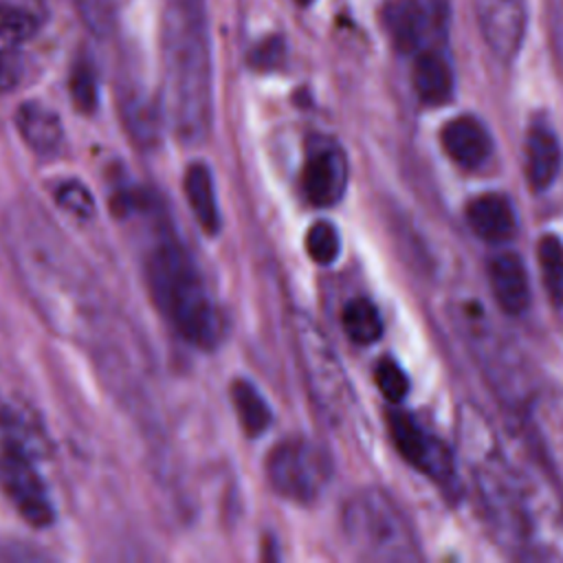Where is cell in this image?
I'll return each mask as SVG.
<instances>
[{"mask_svg": "<svg viewBox=\"0 0 563 563\" xmlns=\"http://www.w3.org/2000/svg\"><path fill=\"white\" fill-rule=\"evenodd\" d=\"M473 11L490 53L501 62H512L526 35V0H473Z\"/></svg>", "mask_w": 563, "mask_h": 563, "instance_id": "30bf717a", "label": "cell"}, {"mask_svg": "<svg viewBox=\"0 0 563 563\" xmlns=\"http://www.w3.org/2000/svg\"><path fill=\"white\" fill-rule=\"evenodd\" d=\"M55 198H57V205L62 209H66L68 213H73L77 218H88L95 211V202H92L90 191L77 180H68V183L59 185L57 191H55Z\"/></svg>", "mask_w": 563, "mask_h": 563, "instance_id": "f1b7e54d", "label": "cell"}, {"mask_svg": "<svg viewBox=\"0 0 563 563\" xmlns=\"http://www.w3.org/2000/svg\"><path fill=\"white\" fill-rule=\"evenodd\" d=\"M290 328L297 350L295 354L306 378L310 398L330 420L345 418L352 402V389L343 365L334 354V347L308 314L297 312L290 319Z\"/></svg>", "mask_w": 563, "mask_h": 563, "instance_id": "5b68a950", "label": "cell"}, {"mask_svg": "<svg viewBox=\"0 0 563 563\" xmlns=\"http://www.w3.org/2000/svg\"><path fill=\"white\" fill-rule=\"evenodd\" d=\"M0 482L20 515L33 526L53 521V504L48 490L33 466V455L15 451L0 462Z\"/></svg>", "mask_w": 563, "mask_h": 563, "instance_id": "8fae6325", "label": "cell"}, {"mask_svg": "<svg viewBox=\"0 0 563 563\" xmlns=\"http://www.w3.org/2000/svg\"><path fill=\"white\" fill-rule=\"evenodd\" d=\"M389 433L398 453L422 475L438 484H449L455 477V464L446 444L420 427L409 413L391 411L387 416Z\"/></svg>", "mask_w": 563, "mask_h": 563, "instance_id": "ba28073f", "label": "cell"}, {"mask_svg": "<svg viewBox=\"0 0 563 563\" xmlns=\"http://www.w3.org/2000/svg\"><path fill=\"white\" fill-rule=\"evenodd\" d=\"M37 18L24 7L0 0V42L20 44L35 35Z\"/></svg>", "mask_w": 563, "mask_h": 563, "instance_id": "603a6c76", "label": "cell"}, {"mask_svg": "<svg viewBox=\"0 0 563 563\" xmlns=\"http://www.w3.org/2000/svg\"><path fill=\"white\" fill-rule=\"evenodd\" d=\"M376 385L389 402H400L409 391L407 374L391 358H383L376 365Z\"/></svg>", "mask_w": 563, "mask_h": 563, "instance_id": "83f0119b", "label": "cell"}, {"mask_svg": "<svg viewBox=\"0 0 563 563\" xmlns=\"http://www.w3.org/2000/svg\"><path fill=\"white\" fill-rule=\"evenodd\" d=\"M185 196L191 207L194 218L207 233H218L220 229V211L216 200L213 178L207 165L196 163L185 174Z\"/></svg>", "mask_w": 563, "mask_h": 563, "instance_id": "d6986e66", "label": "cell"}, {"mask_svg": "<svg viewBox=\"0 0 563 563\" xmlns=\"http://www.w3.org/2000/svg\"><path fill=\"white\" fill-rule=\"evenodd\" d=\"M561 143L545 123H532L526 136V178L534 191L548 189L561 172Z\"/></svg>", "mask_w": 563, "mask_h": 563, "instance_id": "5bb4252c", "label": "cell"}, {"mask_svg": "<svg viewBox=\"0 0 563 563\" xmlns=\"http://www.w3.org/2000/svg\"><path fill=\"white\" fill-rule=\"evenodd\" d=\"M9 238L20 273L40 310L68 336L86 332L99 312V301L90 275L66 240L37 209L13 211Z\"/></svg>", "mask_w": 563, "mask_h": 563, "instance_id": "6da1fadb", "label": "cell"}, {"mask_svg": "<svg viewBox=\"0 0 563 563\" xmlns=\"http://www.w3.org/2000/svg\"><path fill=\"white\" fill-rule=\"evenodd\" d=\"M145 273L152 297L174 330L196 347H213L222 334L220 312L194 260L172 233L158 235L147 253Z\"/></svg>", "mask_w": 563, "mask_h": 563, "instance_id": "3957f363", "label": "cell"}, {"mask_svg": "<svg viewBox=\"0 0 563 563\" xmlns=\"http://www.w3.org/2000/svg\"><path fill=\"white\" fill-rule=\"evenodd\" d=\"M266 473L279 495L308 504L321 495L330 482L332 468L319 444L303 438H288L271 451Z\"/></svg>", "mask_w": 563, "mask_h": 563, "instance_id": "8992f818", "label": "cell"}, {"mask_svg": "<svg viewBox=\"0 0 563 563\" xmlns=\"http://www.w3.org/2000/svg\"><path fill=\"white\" fill-rule=\"evenodd\" d=\"M70 95L81 112H92L97 106V77L88 59L75 64L70 73Z\"/></svg>", "mask_w": 563, "mask_h": 563, "instance_id": "4316f807", "label": "cell"}, {"mask_svg": "<svg viewBox=\"0 0 563 563\" xmlns=\"http://www.w3.org/2000/svg\"><path fill=\"white\" fill-rule=\"evenodd\" d=\"M301 185L314 207L336 205L347 187V158L332 139H312L303 161Z\"/></svg>", "mask_w": 563, "mask_h": 563, "instance_id": "9c48e42d", "label": "cell"}, {"mask_svg": "<svg viewBox=\"0 0 563 563\" xmlns=\"http://www.w3.org/2000/svg\"><path fill=\"white\" fill-rule=\"evenodd\" d=\"M466 220L477 238L493 244L510 240L517 231L515 209L501 194H484L471 200L466 207Z\"/></svg>", "mask_w": 563, "mask_h": 563, "instance_id": "2e32d148", "label": "cell"}, {"mask_svg": "<svg viewBox=\"0 0 563 563\" xmlns=\"http://www.w3.org/2000/svg\"><path fill=\"white\" fill-rule=\"evenodd\" d=\"M543 288L550 301L563 308V242L556 235H543L537 246Z\"/></svg>", "mask_w": 563, "mask_h": 563, "instance_id": "7402d4cb", "label": "cell"}, {"mask_svg": "<svg viewBox=\"0 0 563 563\" xmlns=\"http://www.w3.org/2000/svg\"><path fill=\"white\" fill-rule=\"evenodd\" d=\"M22 57L11 48H0V95L11 92L22 81Z\"/></svg>", "mask_w": 563, "mask_h": 563, "instance_id": "f546056e", "label": "cell"}, {"mask_svg": "<svg viewBox=\"0 0 563 563\" xmlns=\"http://www.w3.org/2000/svg\"><path fill=\"white\" fill-rule=\"evenodd\" d=\"M306 251H308L310 260L321 266L334 264L341 253V238H339V231L334 229V224H330L325 220L314 222L306 233Z\"/></svg>", "mask_w": 563, "mask_h": 563, "instance_id": "cb8c5ba5", "label": "cell"}, {"mask_svg": "<svg viewBox=\"0 0 563 563\" xmlns=\"http://www.w3.org/2000/svg\"><path fill=\"white\" fill-rule=\"evenodd\" d=\"M297 2H299V4H310L312 0H297Z\"/></svg>", "mask_w": 563, "mask_h": 563, "instance_id": "1f68e13d", "label": "cell"}, {"mask_svg": "<svg viewBox=\"0 0 563 563\" xmlns=\"http://www.w3.org/2000/svg\"><path fill=\"white\" fill-rule=\"evenodd\" d=\"M163 46L174 128L185 143H200L213 119L207 0H167Z\"/></svg>", "mask_w": 563, "mask_h": 563, "instance_id": "7a4b0ae2", "label": "cell"}, {"mask_svg": "<svg viewBox=\"0 0 563 563\" xmlns=\"http://www.w3.org/2000/svg\"><path fill=\"white\" fill-rule=\"evenodd\" d=\"M440 141L451 161L464 169L482 167L493 152V139L486 125L471 114L451 119L442 128Z\"/></svg>", "mask_w": 563, "mask_h": 563, "instance_id": "7c38bea8", "label": "cell"}, {"mask_svg": "<svg viewBox=\"0 0 563 563\" xmlns=\"http://www.w3.org/2000/svg\"><path fill=\"white\" fill-rule=\"evenodd\" d=\"M413 88L420 101L442 106L453 95V73L438 48H422L413 62Z\"/></svg>", "mask_w": 563, "mask_h": 563, "instance_id": "ac0fdd59", "label": "cell"}, {"mask_svg": "<svg viewBox=\"0 0 563 563\" xmlns=\"http://www.w3.org/2000/svg\"><path fill=\"white\" fill-rule=\"evenodd\" d=\"M343 328L354 343L369 345L380 339L383 321L378 308L369 299H352L343 308Z\"/></svg>", "mask_w": 563, "mask_h": 563, "instance_id": "44dd1931", "label": "cell"}, {"mask_svg": "<svg viewBox=\"0 0 563 563\" xmlns=\"http://www.w3.org/2000/svg\"><path fill=\"white\" fill-rule=\"evenodd\" d=\"M15 125L24 143L42 156L55 154L62 145L64 130L57 112L37 101H26L15 112Z\"/></svg>", "mask_w": 563, "mask_h": 563, "instance_id": "e0dca14e", "label": "cell"}, {"mask_svg": "<svg viewBox=\"0 0 563 563\" xmlns=\"http://www.w3.org/2000/svg\"><path fill=\"white\" fill-rule=\"evenodd\" d=\"M282 59H284V44L279 37H268L260 42L251 53V64L262 70H271L279 66Z\"/></svg>", "mask_w": 563, "mask_h": 563, "instance_id": "4dcf8cb0", "label": "cell"}, {"mask_svg": "<svg viewBox=\"0 0 563 563\" xmlns=\"http://www.w3.org/2000/svg\"><path fill=\"white\" fill-rule=\"evenodd\" d=\"M475 484L490 523L504 537H523L528 530V519L519 486L508 464L484 444H479V457H475Z\"/></svg>", "mask_w": 563, "mask_h": 563, "instance_id": "52a82bcc", "label": "cell"}, {"mask_svg": "<svg viewBox=\"0 0 563 563\" xmlns=\"http://www.w3.org/2000/svg\"><path fill=\"white\" fill-rule=\"evenodd\" d=\"M33 433L29 431V427L18 418V413H13L11 409H7L0 402V462L15 453V451H24V453H35L33 446Z\"/></svg>", "mask_w": 563, "mask_h": 563, "instance_id": "d4e9b609", "label": "cell"}, {"mask_svg": "<svg viewBox=\"0 0 563 563\" xmlns=\"http://www.w3.org/2000/svg\"><path fill=\"white\" fill-rule=\"evenodd\" d=\"M383 26L400 53H420L429 35V15L420 0H389L383 9Z\"/></svg>", "mask_w": 563, "mask_h": 563, "instance_id": "9a60e30c", "label": "cell"}, {"mask_svg": "<svg viewBox=\"0 0 563 563\" xmlns=\"http://www.w3.org/2000/svg\"><path fill=\"white\" fill-rule=\"evenodd\" d=\"M488 282L493 297L504 312L521 314L530 306V279L519 255H495L488 266Z\"/></svg>", "mask_w": 563, "mask_h": 563, "instance_id": "4fadbf2b", "label": "cell"}, {"mask_svg": "<svg viewBox=\"0 0 563 563\" xmlns=\"http://www.w3.org/2000/svg\"><path fill=\"white\" fill-rule=\"evenodd\" d=\"M343 532L365 561H418L420 545L398 504L378 488L354 493L343 508Z\"/></svg>", "mask_w": 563, "mask_h": 563, "instance_id": "277c9868", "label": "cell"}, {"mask_svg": "<svg viewBox=\"0 0 563 563\" xmlns=\"http://www.w3.org/2000/svg\"><path fill=\"white\" fill-rule=\"evenodd\" d=\"M81 22L99 37L108 35L114 26L117 7L114 0H73Z\"/></svg>", "mask_w": 563, "mask_h": 563, "instance_id": "484cf974", "label": "cell"}, {"mask_svg": "<svg viewBox=\"0 0 563 563\" xmlns=\"http://www.w3.org/2000/svg\"><path fill=\"white\" fill-rule=\"evenodd\" d=\"M231 398L240 424L249 435H260L262 431L268 429L273 413L264 396L257 391V387H253L249 380H235L231 387Z\"/></svg>", "mask_w": 563, "mask_h": 563, "instance_id": "ffe728a7", "label": "cell"}]
</instances>
